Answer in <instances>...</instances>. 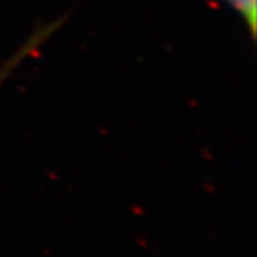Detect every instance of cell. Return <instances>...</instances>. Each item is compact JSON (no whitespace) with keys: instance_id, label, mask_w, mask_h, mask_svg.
<instances>
[{"instance_id":"1","label":"cell","mask_w":257,"mask_h":257,"mask_svg":"<svg viewBox=\"0 0 257 257\" xmlns=\"http://www.w3.org/2000/svg\"><path fill=\"white\" fill-rule=\"evenodd\" d=\"M58 27H59V22H54V24H51V25H48V27H44L42 30H39V31H36L34 34H31L30 36V39L28 41H25L24 44H22V47H19V50H17L13 56L0 67V87L4 85V82L13 75L14 73V70L19 67L25 59H28L31 54L38 50L50 36L58 30Z\"/></svg>"},{"instance_id":"2","label":"cell","mask_w":257,"mask_h":257,"mask_svg":"<svg viewBox=\"0 0 257 257\" xmlns=\"http://www.w3.org/2000/svg\"><path fill=\"white\" fill-rule=\"evenodd\" d=\"M225 2L243 17L248 28H249V33L254 36V33H255V0H225Z\"/></svg>"}]
</instances>
